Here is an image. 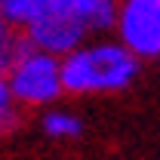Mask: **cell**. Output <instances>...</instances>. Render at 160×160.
<instances>
[{"mask_svg":"<svg viewBox=\"0 0 160 160\" xmlns=\"http://www.w3.org/2000/svg\"><path fill=\"white\" fill-rule=\"evenodd\" d=\"M117 0H0V16L19 28L28 46L68 56L96 34H111Z\"/></svg>","mask_w":160,"mask_h":160,"instance_id":"cell-1","label":"cell"},{"mask_svg":"<svg viewBox=\"0 0 160 160\" xmlns=\"http://www.w3.org/2000/svg\"><path fill=\"white\" fill-rule=\"evenodd\" d=\"M142 74V62L114 34H96L62 56V86L71 99H102L126 92Z\"/></svg>","mask_w":160,"mask_h":160,"instance_id":"cell-2","label":"cell"},{"mask_svg":"<svg viewBox=\"0 0 160 160\" xmlns=\"http://www.w3.org/2000/svg\"><path fill=\"white\" fill-rule=\"evenodd\" d=\"M3 80L22 111H43L65 99L62 59L34 46H25V52L16 59V65L6 71Z\"/></svg>","mask_w":160,"mask_h":160,"instance_id":"cell-3","label":"cell"},{"mask_svg":"<svg viewBox=\"0 0 160 160\" xmlns=\"http://www.w3.org/2000/svg\"><path fill=\"white\" fill-rule=\"evenodd\" d=\"M111 34L139 62H160V0H117Z\"/></svg>","mask_w":160,"mask_h":160,"instance_id":"cell-4","label":"cell"},{"mask_svg":"<svg viewBox=\"0 0 160 160\" xmlns=\"http://www.w3.org/2000/svg\"><path fill=\"white\" fill-rule=\"evenodd\" d=\"M40 129H43L46 139L68 145V142H77L86 132V123H83V117L74 108H65L62 102H56V105L40 111Z\"/></svg>","mask_w":160,"mask_h":160,"instance_id":"cell-5","label":"cell"},{"mask_svg":"<svg viewBox=\"0 0 160 160\" xmlns=\"http://www.w3.org/2000/svg\"><path fill=\"white\" fill-rule=\"evenodd\" d=\"M25 37H22L19 28H12L9 22L0 16V77H6V71L16 65L22 52H25Z\"/></svg>","mask_w":160,"mask_h":160,"instance_id":"cell-6","label":"cell"},{"mask_svg":"<svg viewBox=\"0 0 160 160\" xmlns=\"http://www.w3.org/2000/svg\"><path fill=\"white\" fill-rule=\"evenodd\" d=\"M19 123H22V108L16 105L6 80L0 77V139L9 136L12 129H19Z\"/></svg>","mask_w":160,"mask_h":160,"instance_id":"cell-7","label":"cell"}]
</instances>
